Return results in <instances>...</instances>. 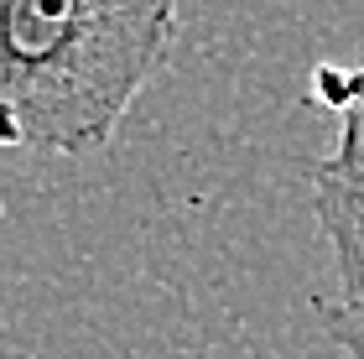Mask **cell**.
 <instances>
[{
    "label": "cell",
    "mask_w": 364,
    "mask_h": 359,
    "mask_svg": "<svg viewBox=\"0 0 364 359\" xmlns=\"http://www.w3.org/2000/svg\"><path fill=\"white\" fill-rule=\"evenodd\" d=\"M318 100L333 109V146L312 161V214L338 282L323 318L333 344L364 359V47L354 63H323Z\"/></svg>",
    "instance_id": "cell-2"
},
{
    "label": "cell",
    "mask_w": 364,
    "mask_h": 359,
    "mask_svg": "<svg viewBox=\"0 0 364 359\" xmlns=\"http://www.w3.org/2000/svg\"><path fill=\"white\" fill-rule=\"evenodd\" d=\"M172 47L177 0H0V151H105Z\"/></svg>",
    "instance_id": "cell-1"
}]
</instances>
